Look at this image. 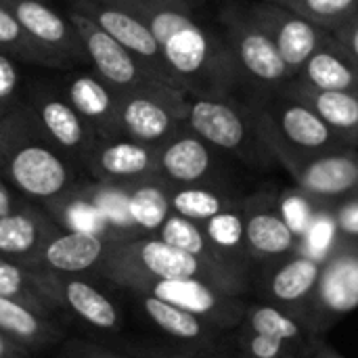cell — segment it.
Segmentation results:
<instances>
[{"mask_svg": "<svg viewBox=\"0 0 358 358\" xmlns=\"http://www.w3.org/2000/svg\"><path fill=\"white\" fill-rule=\"evenodd\" d=\"M0 178L23 199L42 206L78 185L73 162L46 136L27 105L0 117Z\"/></svg>", "mask_w": 358, "mask_h": 358, "instance_id": "obj_1", "label": "cell"}, {"mask_svg": "<svg viewBox=\"0 0 358 358\" xmlns=\"http://www.w3.org/2000/svg\"><path fill=\"white\" fill-rule=\"evenodd\" d=\"M99 277L120 289H130L136 283L155 279H201L235 296L250 294V279L208 264L166 243L157 235L111 239Z\"/></svg>", "mask_w": 358, "mask_h": 358, "instance_id": "obj_2", "label": "cell"}, {"mask_svg": "<svg viewBox=\"0 0 358 358\" xmlns=\"http://www.w3.org/2000/svg\"><path fill=\"white\" fill-rule=\"evenodd\" d=\"M136 10L151 27L164 61L178 88L201 90L199 84H216L224 76L222 61L233 57L218 48L216 40L182 6L155 4L149 0H111Z\"/></svg>", "mask_w": 358, "mask_h": 358, "instance_id": "obj_3", "label": "cell"}, {"mask_svg": "<svg viewBox=\"0 0 358 358\" xmlns=\"http://www.w3.org/2000/svg\"><path fill=\"white\" fill-rule=\"evenodd\" d=\"M358 308V243L338 237L321 264V275L306 315L313 338H323L340 319Z\"/></svg>", "mask_w": 358, "mask_h": 358, "instance_id": "obj_4", "label": "cell"}, {"mask_svg": "<svg viewBox=\"0 0 358 358\" xmlns=\"http://www.w3.org/2000/svg\"><path fill=\"white\" fill-rule=\"evenodd\" d=\"M67 17L82 40L84 55L90 61L94 73L103 82L113 86L117 92L170 88L162 80H157L130 50H126L117 40H113L103 27H99L90 17H86L73 6Z\"/></svg>", "mask_w": 358, "mask_h": 358, "instance_id": "obj_5", "label": "cell"}, {"mask_svg": "<svg viewBox=\"0 0 358 358\" xmlns=\"http://www.w3.org/2000/svg\"><path fill=\"white\" fill-rule=\"evenodd\" d=\"M122 292L149 294L168 304L185 308L224 331L237 329L248 310L245 296L222 292L216 285L206 283L201 279H155V281L136 283L130 289H122Z\"/></svg>", "mask_w": 358, "mask_h": 358, "instance_id": "obj_6", "label": "cell"}, {"mask_svg": "<svg viewBox=\"0 0 358 358\" xmlns=\"http://www.w3.org/2000/svg\"><path fill=\"white\" fill-rule=\"evenodd\" d=\"M321 264L323 260H317L304 252H294L275 262L256 266L250 279V294H256L260 302L300 315L306 323L321 275Z\"/></svg>", "mask_w": 358, "mask_h": 358, "instance_id": "obj_7", "label": "cell"}, {"mask_svg": "<svg viewBox=\"0 0 358 358\" xmlns=\"http://www.w3.org/2000/svg\"><path fill=\"white\" fill-rule=\"evenodd\" d=\"M187 101L180 90H132L122 92L117 109L120 136L159 147L178 132Z\"/></svg>", "mask_w": 358, "mask_h": 358, "instance_id": "obj_8", "label": "cell"}, {"mask_svg": "<svg viewBox=\"0 0 358 358\" xmlns=\"http://www.w3.org/2000/svg\"><path fill=\"white\" fill-rule=\"evenodd\" d=\"M71 4L73 8L90 17L99 27H103L126 50H130L157 80H162L170 88L180 90L164 61L162 48L151 27L136 10L111 0H73Z\"/></svg>", "mask_w": 358, "mask_h": 358, "instance_id": "obj_9", "label": "cell"}, {"mask_svg": "<svg viewBox=\"0 0 358 358\" xmlns=\"http://www.w3.org/2000/svg\"><path fill=\"white\" fill-rule=\"evenodd\" d=\"M42 279L59 317L67 315L101 334L122 331L124 315L120 304L92 279H86L84 275H59L48 271H42Z\"/></svg>", "mask_w": 358, "mask_h": 358, "instance_id": "obj_10", "label": "cell"}, {"mask_svg": "<svg viewBox=\"0 0 358 358\" xmlns=\"http://www.w3.org/2000/svg\"><path fill=\"white\" fill-rule=\"evenodd\" d=\"M138 313L172 342H178L180 348L210 355L218 358H231V331L214 327L212 323L199 319L197 315L168 304L159 298L141 292H126Z\"/></svg>", "mask_w": 358, "mask_h": 358, "instance_id": "obj_11", "label": "cell"}, {"mask_svg": "<svg viewBox=\"0 0 358 358\" xmlns=\"http://www.w3.org/2000/svg\"><path fill=\"white\" fill-rule=\"evenodd\" d=\"M21 23L25 34L59 65L86 59L82 40L67 15L57 13L44 0H0Z\"/></svg>", "mask_w": 358, "mask_h": 358, "instance_id": "obj_12", "label": "cell"}, {"mask_svg": "<svg viewBox=\"0 0 358 358\" xmlns=\"http://www.w3.org/2000/svg\"><path fill=\"white\" fill-rule=\"evenodd\" d=\"M268 122L281 138L277 147L285 155V159L289 162L292 153H296L289 170L304 159V153H313V157L321 155L319 151L331 147L336 141V130L308 103L296 99L271 107Z\"/></svg>", "mask_w": 358, "mask_h": 358, "instance_id": "obj_13", "label": "cell"}, {"mask_svg": "<svg viewBox=\"0 0 358 358\" xmlns=\"http://www.w3.org/2000/svg\"><path fill=\"white\" fill-rule=\"evenodd\" d=\"M27 107L31 109L36 122L46 132V136L71 159L84 162L101 138L86 120L71 107L65 94H55L50 90H38L29 99Z\"/></svg>", "mask_w": 358, "mask_h": 358, "instance_id": "obj_14", "label": "cell"}, {"mask_svg": "<svg viewBox=\"0 0 358 358\" xmlns=\"http://www.w3.org/2000/svg\"><path fill=\"white\" fill-rule=\"evenodd\" d=\"M86 168L96 182L134 185L157 176V147L128 136L99 138Z\"/></svg>", "mask_w": 358, "mask_h": 358, "instance_id": "obj_15", "label": "cell"}, {"mask_svg": "<svg viewBox=\"0 0 358 358\" xmlns=\"http://www.w3.org/2000/svg\"><path fill=\"white\" fill-rule=\"evenodd\" d=\"M185 122L193 134L206 141L212 149L243 153L250 147L248 117L231 103L216 96H195L187 103Z\"/></svg>", "mask_w": 358, "mask_h": 358, "instance_id": "obj_16", "label": "cell"}, {"mask_svg": "<svg viewBox=\"0 0 358 358\" xmlns=\"http://www.w3.org/2000/svg\"><path fill=\"white\" fill-rule=\"evenodd\" d=\"M243 216L248 252L254 268L300 252V239L281 216L279 203L264 197H252L243 201Z\"/></svg>", "mask_w": 358, "mask_h": 358, "instance_id": "obj_17", "label": "cell"}, {"mask_svg": "<svg viewBox=\"0 0 358 358\" xmlns=\"http://www.w3.org/2000/svg\"><path fill=\"white\" fill-rule=\"evenodd\" d=\"M254 21L273 38L289 71L302 69L315 50L327 40L321 25L275 2L256 8Z\"/></svg>", "mask_w": 358, "mask_h": 358, "instance_id": "obj_18", "label": "cell"}, {"mask_svg": "<svg viewBox=\"0 0 358 358\" xmlns=\"http://www.w3.org/2000/svg\"><path fill=\"white\" fill-rule=\"evenodd\" d=\"M298 189L317 201H342L358 195L357 157L348 153H321L292 168Z\"/></svg>", "mask_w": 358, "mask_h": 358, "instance_id": "obj_19", "label": "cell"}, {"mask_svg": "<svg viewBox=\"0 0 358 358\" xmlns=\"http://www.w3.org/2000/svg\"><path fill=\"white\" fill-rule=\"evenodd\" d=\"M109 241L111 239L101 235L61 229L42 248L36 268L59 275H99L109 250Z\"/></svg>", "mask_w": 358, "mask_h": 358, "instance_id": "obj_20", "label": "cell"}, {"mask_svg": "<svg viewBox=\"0 0 358 358\" xmlns=\"http://www.w3.org/2000/svg\"><path fill=\"white\" fill-rule=\"evenodd\" d=\"M229 46L235 63L258 82L277 84L292 73L273 38L256 21H233Z\"/></svg>", "mask_w": 358, "mask_h": 358, "instance_id": "obj_21", "label": "cell"}, {"mask_svg": "<svg viewBox=\"0 0 358 358\" xmlns=\"http://www.w3.org/2000/svg\"><path fill=\"white\" fill-rule=\"evenodd\" d=\"M0 331L29 355L46 352L65 342L59 317L4 296H0Z\"/></svg>", "mask_w": 358, "mask_h": 358, "instance_id": "obj_22", "label": "cell"}, {"mask_svg": "<svg viewBox=\"0 0 358 358\" xmlns=\"http://www.w3.org/2000/svg\"><path fill=\"white\" fill-rule=\"evenodd\" d=\"M214 174V149L197 134L176 132L157 147V176L170 187L208 185Z\"/></svg>", "mask_w": 358, "mask_h": 358, "instance_id": "obj_23", "label": "cell"}, {"mask_svg": "<svg viewBox=\"0 0 358 358\" xmlns=\"http://www.w3.org/2000/svg\"><path fill=\"white\" fill-rule=\"evenodd\" d=\"M59 231V224L46 210L25 203L23 208L0 216V256L36 266L42 248Z\"/></svg>", "mask_w": 358, "mask_h": 358, "instance_id": "obj_24", "label": "cell"}, {"mask_svg": "<svg viewBox=\"0 0 358 358\" xmlns=\"http://www.w3.org/2000/svg\"><path fill=\"white\" fill-rule=\"evenodd\" d=\"M120 96L122 92L103 82L96 73H78L65 86V99L101 138L120 136Z\"/></svg>", "mask_w": 358, "mask_h": 358, "instance_id": "obj_25", "label": "cell"}, {"mask_svg": "<svg viewBox=\"0 0 358 358\" xmlns=\"http://www.w3.org/2000/svg\"><path fill=\"white\" fill-rule=\"evenodd\" d=\"M203 231L212 241L218 256L237 273L252 279V258L248 252L245 239V216H243V201L237 206L216 214L208 222H203Z\"/></svg>", "mask_w": 358, "mask_h": 358, "instance_id": "obj_26", "label": "cell"}, {"mask_svg": "<svg viewBox=\"0 0 358 358\" xmlns=\"http://www.w3.org/2000/svg\"><path fill=\"white\" fill-rule=\"evenodd\" d=\"M44 210L63 231L92 233V235L113 239V233L105 216L101 214L99 206L94 203L88 191V185H76L71 191H67L59 199L44 203Z\"/></svg>", "mask_w": 358, "mask_h": 358, "instance_id": "obj_27", "label": "cell"}, {"mask_svg": "<svg viewBox=\"0 0 358 358\" xmlns=\"http://www.w3.org/2000/svg\"><path fill=\"white\" fill-rule=\"evenodd\" d=\"M241 327L300 348H308L315 340L300 315L260 300L248 302V310L241 321Z\"/></svg>", "mask_w": 358, "mask_h": 358, "instance_id": "obj_28", "label": "cell"}, {"mask_svg": "<svg viewBox=\"0 0 358 358\" xmlns=\"http://www.w3.org/2000/svg\"><path fill=\"white\" fill-rule=\"evenodd\" d=\"M128 208L138 235H157L166 218L172 214L170 185L159 176L130 185Z\"/></svg>", "mask_w": 358, "mask_h": 358, "instance_id": "obj_29", "label": "cell"}, {"mask_svg": "<svg viewBox=\"0 0 358 358\" xmlns=\"http://www.w3.org/2000/svg\"><path fill=\"white\" fill-rule=\"evenodd\" d=\"M302 73L313 90L358 92V73L352 61L340 50H336L327 40L306 61Z\"/></svg>", "mask_w": 358, "mask_h": 358, "instance_id": "obj_30", "label": "cell"}, {"mask_svg": "<svg viewBox=\"0 0 358 358\" xmlns=\"http://www.w3.org/2000/svg\"><path fill=\"white\" fill-rule=\"evenodd\" d=\"M0 296L21 300L59 317L44 287L42 271L6 256H0Z\"/></svg>", "mask_w": 358, "mask_h": 358, "instance_id": "obj_31", "label": "cell"}, {"mask_svg": "<svg viewBox=\"0 0 358 358\" xmlns=\"http://www.w3.org/2000/svg\"><path fill=\"white\" fill-rule=\"evenodd\" d=\"M231 195L218 191L212 185H189V187H170V208L174 214L189 218L193 222H208L216 214L237 206Z\"/></svg>", "mask_w": 358, "mask_h": 358, "instance_id": "obj_32", "label": "cell"}, {"mask_svg": "<svg viewBox=\"0 0 358 358\" xmlns=\"http://www.w3.org/2000/svg\"><path fill=\"white\" fill-rule=\"evenodd\" d=\"M157 237L164 239L166 243H170V245H174V248H178V250H182V252H187V254H191V256H195V258H199L203 262H208V264H214L218 268H227V271L237 273L235 268H231L218 256V252L214 250L212 241L208 239V235L203 231V224H199V222H193V220L182 218V216L172 212L166 218V222L162 224V229L157 231ZM237 275H241V273H237ZM241 277H245V275H241Z\"/></svg>", "mask_w": 358, "mask_h": 358, "instance_id": "obj_33", "label": "cell"}, {"mask_svg": "<svg viewBox=\"0 0 358 358\" xmlns=\"http://www.w3.org/2000/svg\"><path fill=\"white\" fill-rule=\"evenodd\" d=\"M304 101L336 132H352L358 128V92L310 88L304 92Z\"/></svg>", "mask_w": 358, "mask_h": 358, "instance_id": "obj_34", "label": "cell"}, {"mask_svg": "<svg viewBox=\"0 0 358 358\" xmlns=\"http://www.w3.org/2000/svg\"><path fill=\"white\" fill-rule=\"evenodd\" d=\"M0 52H6L15 59H23L29 63H40L48 67H59V63L44 52L21 27L17 17L0 2Z\"/></svg>", "mask_w": 358, "mask_h": 358, "instance_id": "obj_35", "label": "cell"}, {"mask_svg": "<svg viewBox=\"0 0 358 358\" xmlns=\"http://www.w3.org/2000/svg\"><path fill=\"white\" fill-rule=\"evenodd\" d=\"M308 348L260 336L241 325L231 331V358H294Z\"/></svg>", "mask_w": 358, "mask_h": 358, "instance_id": "obj_36", "label": "cell"}, {"mask_svg": "<svg viewBox=\"0 0 358 358\" xmlns=\"http://www.w3.org/2000/svg\"><path fill=\"white\" fill-rule=\"evenodd\" d=\"M283 8H289L317 25L334 27L340 21L352 17L358 0H271Z\"/></svg>", "mask_w": 358, "mask_h": 358, "instance_id": "obj_37", "label": "cell"}, {"mask_svg": "<svg viewBox=\"0 0 358 358\" xmlns=\"http://www.w3.org/2000/svg\"><path fill=\"white\" fill-rule=\"evenodd\" d=\"M336 241H338V229L334 222V214L331 212L325 214L323 210H319V214L315 216V220L310 222L308 231L300 241V252L317 260H325V256L331 252Z\"/></svg>", "mask_w": 358, "mask_h": 358, "instance_id": "obj_38", "label": "cell"}, {"mask_svg": "<svg viewBox=\"0 0 358 358\" xmlns=\"http://www.w3.org/2000/svg\"><path fill=\"white\" fill-rule=\"evenodd\" d=\"M315 201L310 195H306L304 191H289L281 201H279V212L285 218V222L289 224V229L296 233V237L302 241L304 233L308 231L310 222L315 220V216L319 214V210H315Z\"/></svg>", "mask_w": 358, "mask_h": 358, "instance_id": "obj_39", "label": "cell"}, {"mask_svg": "<svg viewBox=\"0 0 358 358\" xmlns=\"http://www.w3.org/2000/svg\"><path fill=\"white\" fill-rule=\"evenodd\" d=\"M19 67L10 55L0 52V117L17 107V92H19Z\"/></svg>", "mask_w": 358, "mask_h": 358, "instance_id": "obj_40", "label": "cell"}, {"mask_svg": "<svg viewBox=\"0 0 358 358\" xmlns=\"http://www.w3.org/2000/svg\"><path fill=\"white\" fill-rule=\"evenodd\" d=\"M331 214L338 229V237L358 243V195L338 201Z\"/></svg>", "mask_w": 358, "mask_h": 358, "instance_id": "obj_41", "label": "cell"}, {"mask_svg": "<svg viewBox=\"0 0 358 358\" xmlns=\"http://www.w3.org/2000/svg\"><path fill=\"white\" fill-rule=\"evenodd\" d=\"M55 358H130L128 355H117L109 348H103L99 344L92 342H84V340H67L63 344L57 346V355Z\"/></svg>", "mask_w": 358, "mask_h": 358, "instance_id": "obj_42", "label": "cell"}, {"mask_svg": "<svg viewBox=\"0 0 358 358\" xmlns=\"http://www.w3.org/2000/svg\"><path fill=\"white\" fill-rule=\"evenodd\" d=\"M124 355L130 358H218L185 348H162V346H145V344H130L124 348Z\"/></svg>", "mask_w": 358, "mask_h": 358, "instance_id": "obj_43", "label": "cell"}, {"mask_svg": "<svg viewBox=\"0 0 358 358\" xmlns=\"http://www.w3.org/2000/svg\"><path fill=\"white\" fill-rule=\"evenodd\" d=\"M25 203H29V201H25L17 191H13V189L0 178V216L10 214V212L23 208Z\"/></svg>", "mask_w": 358, "mask_h": 358, "instance_id": "obj_44", "label": "cell"}, {"mask_svg": "<svg viewBox=\"0 0 358 358\" xmlns=\"http://www.w3.org/2000/svg\"><path fill=\"white\" fill-rule=\"evenodd\" d=\"M344 44L352 59L358 61V17H348L344 25Z\"/></svg>", "mask_w": 358, "mask_h": 358, "instance_id": "obj_45", "label": "cell"}, {"mask_svg": "<svg viewBox=\"0 0 358 358\" xmlns=\"http://www.w3.org/2000/svg\"><path fill=\"white\" fill-rule=\"evenodd\" d=\"M0 358H31V355L0 331Z\"/></svg>", "mask_w": 358, "mask_h": 358, "instance_id": "obj_46", "label": "cell"}, {"mask_svg": "<svg viewBox=\"0 0 358 358\" xmlns=\"http://www.w3.org/2000/svg\"><path fill=\"white\" fill-rule=\"evenodd\" d=\"M313 350H315V357L317 358H346L342 357L338 350H334L323 338H317V340L313 342Z\"/></svg>", "mask_w": 358, "mask_h": 358, "instance_id": "obj_47", "label": "cell"}, {"mask_svg": "<svg viewBox=\"0 0 358 358\" xmlns=\"http://www.w3.org/2000/svg\"><path fill=\"white\" fill-rule=\"evenodd\" d=\"M149 2H155V4H172V6H182V8H187L182 0H149Z\"/></svg>", "mask_w": 358, "mask_h": 358, "instance_id": "obj_48", "label": "cell"}, {"mask_svg": "<svg viewBox=\"0 0 358 358\" xmlns=\"http://www.w3.org/2000/svg\"><path fill=\"white\" fill-rule=\"evenodd\" d=\"M315 340H317V338H315ZM315 340H313V342H315ZM294 358H317L315 357V350H313V344H310V348H308V350L300 352L298 357H294Z\"/></svg>", "mask_w": 358, "mask_h": 358, "instance_id": "obj_49", "label": "cell"}, {"mask_svg": "<svg viewBox=\"0 0 358 358\" xmlns=\"http://www.w3.org/2000/svg\"><path fill=\"white\" fill-rule=\"evenodd\" d=\"M357 166H358V157H357Z\"/></svg>", "mask_w": 358, "mask_h": 358, "instance_id": "obj_50", "label": "cell"}]
</instances>
